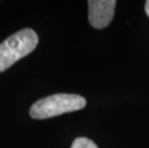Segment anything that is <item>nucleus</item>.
I'll return each instance as SVG.
<instances>
[{
  "label": "nucleus",
  "instance_id": "nucleus-2",
  "mask_svg": "<svg viewBox=\"0 0 149 148\" xmlns=\"http://www.w3.org/2000/svg\"><path fill=\"white\" fill-rule=\"evenodd\" d=\"M87 101L77 94L57 93L35 102L30 108V115L34 119H45L65 113L83 109Z\"/></svg>",
  "mask_w": 149,
  "mask_h": 148
},
{
  "label": "nucleus",
  "instance_id": "nucleus-5",
  "mask_svg": "<svg viewBox=\"0 0 149 148\" xmlns=\"http://www.w3.org/2000/svg\"><path fill=\"white\" fill-rule=\"evenodd\" d=\"M145 13H146V15L149 17V0L145 2Z\"/></svg>",
  "mask_w": 149,
  "mask_h": 148
},
{
  "label": "nucleus",
  "instance_id": "nucleus-1",
  "mask_svg": "<svg viewBox=\"0 0 149 148\" xmlns=\"http://www.w3.org/2000/svg\"><path fill=\"white\" fill-rule=\"evenodd\" d=\"M39 38L34 30L25 28L15 33L0 43V72L11 67L18 60L36 48Z\"/></svg>",
  "mask_w": 149,
  "mask_h": 148
},
{
  "label": "nucleus",
  "instance_id": "nucleus-3",
  "mask_svg": "<svg viewBox=\"0 0 149 148\" xmlns=\"http://www.w3.org/2000/svg\"><path fill=\"white\" fill-rule=\"evenodd\" d=\"M116 2L115 0H90L88 20L93 27L103 29L111 23L115 14Z\"/></svg>",
  "mask_w": 149,
  "mask_h": 148
},
{
  "label": "nucleus",
  "instance_id": "nucleus-4",
  "mask_svg": "<svg viewBox=\"0 0 149 148\" xmlns=\"http://www.w3.org/2000/svg\"><path fill=\"white\" fill-rule=\"evenodd\" d=\"M71 148H98L93 140L88 138H77L72 142Z\"/></svg>",
  "mask_w": 149,
  "mask_h": 148
}]
</instances>
